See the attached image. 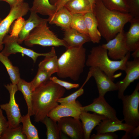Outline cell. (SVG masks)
Segmentation results:
<instances>
[{
  "label": "cell",
  "mask_w": 139,
  "mask_h": 139,
  "mask_svg": "<svg viewBox=\"0 0 139 139\" xmlns=\"http://www.w3.org/2000/svg\"><path fill=\"white\" fill-rule=\"evenodd\" d=\"M65 89L49 80L33 92L32 107L34 120L41 122L48 114L58 105L57 100L63 97Z\"/></svg>",
  "instance_id": "cell-1"
},
{
  "label": "cell",
  "mask_w": 139,
  "mask_h": 139,
  "mask_svg": "<svg viewBox=\"0 0 139 139\" xmlns=\"http://www.w3.org/2000/svg\"><path fill=\"white\" fill-rule=\"evenodd\" d=\"M93 10L101 37L108 42L124 30L125 25L133 17L129 13L110 10L103 4L101 0H95Z\"/></svg>",
  "instance_id": "cell-2"
},
{
  "label": "cell",
  "mask_w": 139,
  "mask_h": 139,
  "mask_svg": "<svg viewBox=\"0 0 139 139\" xmlns=\"http://www.w3.org/2000/svg\"><path fill=\"white\" fill-rule=\"evenodd\" d=\"M58 59L57 76L62 79L78 80L86 64V49L80 47H68Z\"/></svg>",
  "instance_id": "cell-3"
},
{
  "label": "cell",
  "mask_w": 139,
  "mask_h": 139,
  "mask_svg": "<svg viewBox=\"0 0 139 139\" xmlns=\"http://www.w3.org/2000/svg\"><path fill=\"white\" fill-rule=\"evenodd\" d=\"M90 53L86 60V66L98 68L113 81L117 77L115 73L118 70H125L126 63L130 56L128 52L122 59L112 60L109 58L107 50L101 45L92 47Z\"/></svg>",
  "instance_id": "cell-4"
},
{
  "label": "cell",
  "mask_w": 139,
  "mask_h": 139,
  "mask_svg": "<svg viewBox=\"0 0 139 139\" xmlns=\"http://www.w3.org/2000/svg\"><path fill=\"white\" fill-rule=\"evenodd\" d=\"M47 22H44L30 32L24 41L25 45L29 47L38 45L44 47L63 46L67 48L64 41L59 38L50 29Z\"/></svg>",
  "instance_id": "cell-5"
},
{
  "label": "cell",
  "mask_w": 139,
  "mask_h": 139,
  "mask_svg": "<svg viewBox=\"0 0 139 139\" xmlns=\"http://www.w3.org/2000/svg\"><path fill=\"white\" fill-rule=\"evenodd\" d=\"M139 83L131 95H124L122 102L123 114L125 123L136 127L139 125Z\"/></svg>",
  "instance_id": "cell-6"
},
{
  "label": "cell",
  "mask_w": 139,
  "mask_h": 139,
  "mask_svg": "<svg viewBox=\"0 0 139 139\" xmlns=\"http://www.w3.org/2000/svg\"><path fill=\"white\" fill-rule=\"evenodd\" d=\"M2 43L4 44L5 47L1 52L4 55L8 57L11 54L21 53L31 58L34 63L39 56L46 57L52 54L55 51L54 47H52L50 51L48 53H37L32 50L21 46L17 41V37L7 34L4 38Z\"/></svg>",
  "instance_id": "cell-7"
},
{
  "label": "cell",
  "mask_w": 139,
  "mask_h": 139,
  "mask_svg": "<svg viewBox=\"0 0 139 139\" xmlns=\"http://www.w3.org/2000/svg\"><path fill=\"white\" fill-rule=\"evenodd\" d=\"M10 94V100L8 103L0 105V108L6 113L9 127H18L21 123V115L18 104L16 102L15 94L18 90L16 84L12 83L4 85Z\"/></svg>",
  "instance_id": "cell-8"
},
{
  "label": "cell",
  "mask_w": 139,
  "mask_h": 139,
  "mask_svg": "<svg viewBox=\"0 0 139 139\" xmlns=\"http://www.w3.org/2000/svg\"><path fill=\"white\" fill-rule=\"evenodd\" d=\"M10 8L8 15L0 22L1 44H3V39L9 31L14 21L25 15L30 9L28 3L24 1L16 4Z\"/></svg>",
  "instance_id": "cell-9"
},
{
  "label": "cell",
  "mask_w": 139,
  "mask_h": 139,
  "mask_svg": "<svg viewBox=\"0 0 139 139\" xmlns=\"http://www.w3.org/2000/svg\"><path fill=\"white\" fill-rule=\"evenodd\" d=\"M101 46L107 50L109 57L114 60L122 59L129 52L126 43L124 30Z\"/></svg>",
  "instance_id": "cell-10"
},
{
  "label": "cell",
  "mask_w": 139,
  "mask_h": 139,
  "mask_svg": "<svg viewBox=\"0 0 139 139\" xmlns=\"http://www.w3.org/2000/svg\"><path fill=\"white\" fill-rule=\"evenodd\" d=\"M57 122L62 132L71 138L84 139L82 125L79 119L65 117L61 118Z\"/></svg>",
  "instance_id": "cell-11"
},
{
  "label": "cell",
  "mask_w": 139,
  "mask_h": 139,
  "mask_svg": "<svg viewBox=\"0 0 139 139\" xmlns=\"http://www.w3.org/2000/svg\"><path fill=\"white\" fill-rule=\"evenodd\" d=\"M82 106L78 101L72 104H60L52 110L47 116L57 122L61 118L65 117L79 119Z\"/></svg>",
  "instance_id": "cell-12"
},
{
  "label": "cell",
  "mask_w": 139,
  "mask_h": 139,
  "mask_svg": "<svg viewBox=\"0 0 139 139\" xmlns=\"http://www.w3.org/2000/svg\"><path fill=\"white\" fill-rule=\"evenodd\" d=\"M126 75L122 80L116 83L118 87V97L121 99L125 91L130 84L139 78V59H134L127 62L124 71Z\"/></svg>",
  "instance_id": "cell-13"
},
{
  "label": "cell",
  "mask_w": 139,
  "mask_h": 139,
  "mask_svg": "<svg viewBox=\"0 0 139 139\" xmlns=\"http://www.w3.org/2000/svg\"><path fill=\"white\" fill-rule=\"evenodd\" d=\"M89 72L95 80L99 97H104L108 92L118 90V88L116 84L98 68L90 67Z\"/></svg>",
  "instance_id": "cell-14"
},
{
  "label": "cell",
  "mask_w": 139,
  "mask_h": 139,
  "mask_svg": "<svg viewBox=\"0 0 139 139\" xmlns=\"http://www.w3.org/2000/svg\"><path fill=\"white\" fill-rule=\"evenodd\" d=\"M82 111L92 112L113 120H120L117 116L115 110L108 103L104 97H99L94 99L91 103L82 106Z\"/></svg>",
  "instance_id": "cell-15"
},
{
  "label": "cell",
  "mask_w": 139,
  "mask_h": 139,
  "mask_svg": "<svg viewBox=\"0 0 139 139\" xmlns=\"http://www.w3.org/2000/svg\"><path fill=\"white\" fill-rule=\"evenodd\" d=\"M104 116L93 112L91 114L88 112L82 111L79 116L84 131V139H90L93 129L98 125L104 119Z\"/></svg>",
  "instance_id": "cell-16"
},
{
  "label": "cell",
  "mask_w": 139,
  "mask_h": 139,
  "mask_svg": "<svg viewBox=\"0 0 139 139\" xmlns=\"http://www.w3.org/2000/svg\"><path fill=\"white\" fill-rule=\"evenodd\" d=\"M47 21L48 22L47 19L41 18L37 13L30 12L29 18L25 21L23 26L18 34L17 38L18 43L19 44L21 43L27 38L33 29Z\"/></svg>",
  "instance_id": "cell-17"
},
{
  "label": "cell",
  "mask_w": 139,
  "mask_h": 139,
  "mask_svg": "<svg viewBox=\"0 0 139 139\" xmlns=\"http://www.w3.org/2000/svg\"><path fill=\"white\" fill-rule=\"evenodd\" d=\"M135 127L129 126L125 123H122V120L115 121L106 118L103 119L95 129L96 133L108 132H114L119 131L129 132Z\"/></svg>",
  "instance_id": "cell-18"
},
{
  "label": "cell",
  "mask_w": 139,
  "mask_h": 139,
  "mask_svg": "<svg viewBox=\"0 0 139 139\" xmlns=\"http://www.w3.org/2000/svg\"><path fill=\"white\" fill-rule=\"evenodd\" d=\"M128 31L125 32L126 43L129 52L139 48V18L133 17Z\"/></svg>",
  "instance_id": "cell-19"
},
{
  "label": "cell",
  "mask_w": 139,
  "mask_h": 139,
  "mask_svg": "<svg viewBox=\"0 0 139 139\" xmlns=\"http://www.w3.org/2000/svg\"><path fill=\"white\" fill-rule=\"evenodd\" d=\"M64 31L63 39L68 47H80L85 43L91 41L88 35L81 33L71 27Z\"/></svg>",
  "instance_id": "cell-20"
},
{
  "label": "cell",
  "mask_w": 139,
  "mask_h": 139,
  "mask_svg": "<svg viewBox=\"0 0 139 139\" xmlns=\"http://www.w3.org/2000/svg\"><path fill=\"white\" fill-rule=\"evenodd\" d=\"M72 14L64 6L47 19L50 24H54L64 30L70 28Z\"/></svg>",
  "instance_id": "cell-21"
},
{
  "label": "cell",
  "mask_w": 139,
  "mask_h": 139,
  "mask_svg": "<svg viewBox=\"0 0 139 139\" xmlns=\"http://www.w3.org/2000/svg\"><path fill=\"white\" fill-rule=\"evenodd\" d=\"M88 35L93 43H98L101 39V35L98 30L96 19L93 12L87 13L84 15Z\"/></svg>",
  "instance_id": "cell-22"
},
{
  "label": "cell",
  "mask_w": 139,
  "mask_h": 139,
  "mask_svg": "<svg viewBox=\"0 0 139 139\" xmlns=\"http://www.w3.org/2000/svg\"><path fill=\"white\" fill-rule=\"evenodd\" d=\"M64 6L72 14L84 15L88 13L93 12L88 0H71Z\"/></svg>",
  "instance_id": "cell-23"
},
{
  "label": "cell",
  "mask_w": 139,
  "mask_h": 139,
  "mask_svg": "<svg viewBox=\"0 0 139 139\" xmlns=\"http://www.w3.org/2000/svg\"><path fill=\"white\" fill-rule=\"evenodd\" d=\"M29 10L49 17L56 12V9L54 5L50 3L49 0H33L32 6Z\"/></svg>",
  "instance_id": "cell-24"
},
{
  "label": "cell",
  "mask_w": 139,
  "mask_h": 139,
  "mask_svg": "<svg viewBox=\"0 0 139 139\" xmlns=\"http://www.w3.org/2000/svg\"><path fill=\"white\" fill-rule=\"evenodd\" d=\"M18 90L21 92L26 102L28 113L31 116L33 115L32 107V91L30 82H28L21 79L17 84Z\"/></svg>",
  "instance_id": "cell-25"
},
{
  "label": "cell",
  "mask_w": 139,
  "mask_h": 139,
  "mask_svg": "<svg viewBox=\"0 0 139 139\" xmlns=\"http://www.w3.org/2000/svg\"><path fill=\"white\" fill-rule=\"evenodd\" d=\"M45 58L38 65V69L51 75L57 73L58 70V59L56 52Z\"/></svg>",
  "instance_id": "cell-26"
},
{
  "label": "cell",
  "mask_w": 139,
  "mask_h": 139,
  "mask_svg": "<svg viewBox=\"0 0 139 139\" xmlns=\"http://www.w3.org/2000/svg\"><path fill=\"white\" fill-rule=\"evenodd\" d=\"M0 61L5 67L12 83L17 85L21 79L19 68L13 66L8 57L4 55L1 52Z\"/></svg>",
  "instance_id": "cell-27"
},
{
  "label": "cell",
  "mask_w": 139,
  "mask_h": 139,
  "mask_svg": "<svg viewBox=\"0 0 139 139\" xmlns=\"http://www.w3.org/2000/svg\"><path fill=\"white\" fill-rule=\"evenodd\" d=\"M30 116L28 113L22 116L21 123L23 124L22 132L26 136L27 139H39L37 130L32 123Z\"/></svg>",
  "instance_id": "cell-28"
},
{
  "label": "cell",
  "mask_w": 139,
  "mask_h": 139,
  "mask_svg": "<svg viewBox=\"0 0 139 139\" xmlns=\"http://www.w3.org/2000/svg\"><path fill=\"white\" fill-rule=\"evenodd\" d=\"M46 126V135L47 139L61 138V132L57 122L54 121L47 116L41 121Z\"/></svg>",
  "instance_id": "cell-29"
},
{
  "label": "cell",
  "mask_w": 139,
  "mask_h": 139,
  "mask_svg": "<svg viewBox=\"0 0 139 139\" xmlns=\"http://www.w3.org/2000/svg\"><path fill=\"white\" fill-rule=\"evenodd\" d=\"M104 5L108 9L124 13H129L126 0H101Z\"/></svg>",
  "instance_id": "cell-30"
},
{
  "label": "cell",
  "mask_w": 139,
  "mask_h": 139,
  "mask_svg": "<svg viewBox=\"0 0 139 139\" xmlns=\"http://www.w3.org/2000/svg\"><path fill=\"white\" fill-rule=\"evenodd\" d=\"M72 14L70 27L78 32L88 36L84 15Z\"/></svg>",
  "instance_id": "cell-31"
},
{
  "label": "cell",
  "mask_w": 139,
  "mask_h": 139,
  "mask_svg": "<svg viewBox=\"0 0 139 139\" xmlns=\"http://www.w3.org/2000/svg\"><path fill=\"white\" fill-rule=\"evenodd\" d=\"M0 139H27L23 133L21 125L15 128L8 127L3 133Z\"/></svg>",
  "instance_id": "cell-32"
},
{
  "label": "cell",
  "mask_w": 139,
  "mask_h": 139,
  "mask_svg": "<svg viewBox=\"0 0 139 139\" xmlns=\"http://www.w3.org/2000/svg\"><path fill=\"white\" fill-rule=\"evenodd\" d=\"M90 78L89 76H87L84 83L79 89L67 96L60 98L58 100V102L62 104H72L76 102V99L83 94L84 90L83 87Z\"/></svg>",
  "instance_id": "cell-33"
},
{
  "label": "cell",
  "mask_w": 139,
  "mask_h": 139,
  "mask_svg": "<svg viewBox=\"0 0 139 139\" xmlns=\"http://www.w3.org/2000/svg\"><path fill=\"white\" fill-rule=\"evenodd\" d=\"M51 76L46 72L38 69L36 75L30 82L32 91H33L40 85L49 80Z\"/></svg>",
  "instance_id": "cell-34"
},
{
  "label": "cell",
  "mask_w": 139,
  "mask_h": 139,
  "mask_svg": "<svg viewBox=\"0 0 139 139\" xmlns=\"http://www.w3.org/2000/svg\"><path fill=\"white\" fill-rule=\"evenodd\" d=\"M129 13L134 18H139V0H126Z\"/></svg>",
  "instance_id": "cell-35"
},
{
  "label": "cell",
  "mask_w": 139,
  "mask_h": 139,
  "mask_svg": "<svg viewBox=\"0 0 139 139\" xmlns=\"http://www.w3.org/2000/svg\"><path fill=\"white\" fill-rule=\"evenodd\" d=\"M49 80L67 90L74 88H77L79 86V85L78 84L72 83L63 81L58 79L56 76L51 77Z\"/></svg>",
  "instance_id": "cell-36"
},
{
  "label": "cell",
  "mask_w": 139,
  "mask_h": 139,
  "mask_svg": "<svg viewBox=\"0 0 139 139\" xmlns=\"http://www.w3.org/2000/svg\"><path fill=\"white\" fill-rule=\"evenodd\" d=\"M118 135L114 132H108L93 134L90 136V139H117Z\"/></svg>",
  "instance_id": "cell-37"
},
{
  "label": "cell",
  "mask_w": 139,
  "mask_h": 139,
  "mask_svg": "<svg viewBox=\"0 0 139 139\" xmlns=\"http://www.w3.org/2000/svg\"><path fill=\"white\" fill-rule=\"evenodd\" d=\"M8 127V121L3 114L2 110L0 108V137Z\"/></svg>",
  "instance_id": "cell-38"
},
{
  "label": "cell",
  "mask_w": 139,
  "mask_h": 139,
  "mask_svg": "<svg viewBox=\"0 0 139 139\" xmlns=\"http://www.w3.org/2000/svg\"><path fill=\"white\" fill-rule=\"evenodd\" d=\"M139 135V125L135 127L131 131L125 132V134L123 136L122 139H135Z\"/></svg>",
  "instance_id": "cell-39"
},
{
  "label": "cell",
  "mask_w": 139,
  "mask_h": 139,
  "mask_svg": "<svg viewBox=\"0 0 139 139\" xmlns=\"http://www.w3.org/2000/svg\"><path fill=\"white\" fill-rule=\"evenodd\" d=\"M70 0H58L54 5L56 9V12L60 8L64 6L65 4Z\"/></svg>",
  "instance_id": "cell-40"
},
{
  "label": "cell",
  "mask_w": 139,
  "mask_h": 139,
  "mask_svg": "<svg viewBox=\"0 0 139 139\" xmlns=\"http://www.w3.org/2000/svg\"><path fill=\"white\" fill-rule=\"evenodd\" d=\"M1 1L7 2L10 5V7L19 3L24 1V0H1Z\"/></svg>",
  "instance_id": "cell-41"
},
{
  "label": "cell",
  "mask_w": 139,
  "mask_h": 139,
  "mask_svg": "<svg viewBox=\"0 0 139 139\" xmlns=\"http://www.w3.org/2000/svg\"><path fill=\"white\" fill-rule=\"evenodd\" d=\"M132 56L134 59H139V48L133 51Z\"/></svg>",
  "instance_id": "cell-42"
},
{
  "label": "cell",
  "mask_w": 139,
  "mask_h": 139,
  "mask_svg": "<svg viewBox=\"0 0 139 139\" xmlns=\"http://www.w3.org/2000/svg\"><path fill=\"white\" fill-rule=\"evenodd\" d=\"M91 5V7L93 10V8L95 6V0H88Z\"/></svg>",
  "instance_id": "cell-43"
},
{
  "label": "cell",
  "mask_w": 139,
  "mask_h": 139,
  "mask_svg": "<svg viewBox=\"0 0 139 139\" xmlns=\"http://www.w3.org/2000/svg\"><path fill=\"white\" fill-rule=\"evenodd\" d=\"M58 0H49L50 3L54 5Z\"/></svg>",
  "instance_id": "cell-44"
},
{
  "label": "cell",
  "mask_w": 139,
  "mask_h": 139,
  "mask_svg": "<svg viewBox=\"0 0 139 139\" xmlns=\"http://www.w3.org/2000/svg\"><path fill=\"white\" fill-rule=\"evenodd\" d=\"M3 49V44H0V51H2Z\"/></svg>",
  "instance_id": "cell-45"
},
{
  "label": "cell",
  "mask_w": 139,
  "mask_h": 139,
  "mask_svg": "<svg viewBox=\"0 0 139 139\" xmlns=\"http://www.w3.org/2000/svg\"><path fill=\"white\" fill-rule=\"evenodd\" d=\"M1 21V19L0 18V22Z\"/></svg>",
  "instance_id": "cell-46"
},
{
  "label": "cell",
  "mask_w": 139,
  "mask_h": 139,
  "mask_svg": "<svg viewBox=\"0 0 139 139\" xmlns=\"http://www.w3.org/2000/svg\"></svg>",
  "instance_id": "cell-47"
},
{
  "label": "cell",
  "mask_w": 139,
  "mask_h": 139,
  "mask_svg": "<svg viewBox=\"0 0 139 139\" xmlns=\"http://www.w3.org/2000/svg\"><path fill=\"white\" fill-rule=\"evenodd\" d=\"M1 0H0V1H1Z\"/></svg>",
  "instance_id": "cell-48"
},
{
  "label": "cell",
  "mask_w": 139,
  "mask_h": 139,
  "mask_svg": "<svg viewBox=\"0 0 139 139\" xmlns=\"http://www.w3.org/2000/svg\"></svg>",
  "instance_id": "cell-49"
}]
</instances>
